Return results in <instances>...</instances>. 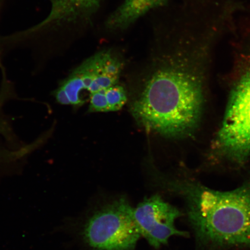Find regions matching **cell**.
<instances>
[{"mask_svg": "<svg viewBox=\"0 0 250 250\" xmlns=\"http://www.w3.org/2000/svg\"><path fill=\"white\" fill-rule=\"evenodd\" d=\"M226 33L217 19H190L132 102L131 113L140 126L170 139L186 137L195 130L201 115L206 71Z\"/></svg>", "mask_w": 250, "mask_h": 250, "instance_id": "1", "label": "cell"}, {"mask_svg": "<svg viewBox=\"0 0 250 250\" xmlns=\"http://www.w3.org/2000/svg\"><path fill=\"white\" fill-rule=\"evenodd\" d=\"M158 186L181 197L199 250H250V180L221 191L156 173Z\"/></svg>", "mask_w": 250, "mask_h": 250, "instance_id": "2", "label": "cell"}, {"mask_svg": "<svg viewBox=\"0 0 250 250\" xmlns=\"http://www.w3.org/2000/svg\"><path fill=\"white\" fill-rule=\"evenodd\" d=\"M233 33V81L214 148L222 157L241 165L250 156V17Z\"/></svg>", "mask_w": 250, "mask_h": 250, "instance_id": "3", "label": "cell"}, {"mask_svg": "<svg viewBox=\"0 0 250 250\" xmlns=\"http://www.w3.org/2000/svg\"><path fill=\"white\" fill-rule=\"evenodd\" d=\"M123 62L111 50L96 53L78 65L52 93L56 102L80 107L88 96L119 83Z\"/></svg>", "mask_w": 250, "mask_h": 250, "instance_id": "4", "label": "cell"}, {"mask_svg": "<svg viewBox=\"0 0 250 250\" xmlns=\"http://www.w3.org/2000/svg\"><path fill=\"white\" fill-rule=\"evenodd\" d=\"M83 236L93 250H133L141 236L133 208L125 198L115 200L90 217Z\"/></svg>", "mask_w": 250, "mask_h": 250, "instance_id": "5", "label": "cell"}, {"mask_svg": "<svg viewBox=\"0 0 250 250\" xmlns=\"http://www.w3.org/2000/svg\"><path fill=\"white\" fill-rule=\"evenodd\" d=\"M133 215L141 236L156 249L167 245L171 237L189 236L175 226L177 219L182 215L181 212L158 195L140 203L133 208Z\"/></svg>", "mask_w": 250, "mask_h": 250, "instance_id": "6", "label": "cell"}, {"mask_svg": "<svg viewBox=\"0 0 250 250\" xmlns=\"http://www.w3.org/2000/svg\"><path fill=\"white\" fill-rule=\"evenodd\" d=\"M47 17L34 26L9 36L14 45L51 34L62 26L89 20L101 6L102 0H49Z\"/></svg>", "mask_w": 250, "mask_h": 250, "instance_id": "7", "label": "cell"}, {"mask_svg": "<svg viewBox=\"0 0 250 250\" xmlns=\"http://www.w3.org/2000/svg\"><path fill=\"white\" fill-rule=\"evenodd\" d=\"M167 0H125L109 16L106 25L109 29L120 30L131 25L153 9L165 4Z\"/></svg>", "mask_w": 250, "mask_h": 250, "instance_id": "8", "label": "cell"}, {"mask_svg": "<svg viewBox=\"0 0 250 250\" xmlns=\"http://www.w3.org/2000/svg\"><path fill=\"white\" fill-rule=\"evenodd\" d=\"M128 96L126 89L120 83L100 90L90 95L89 111L91 112H115L126 104Z\"/></svg>", "mask_w": 250, "mask_h": 250, "instance_id": "9", "label": "cell"}]
</instances>
